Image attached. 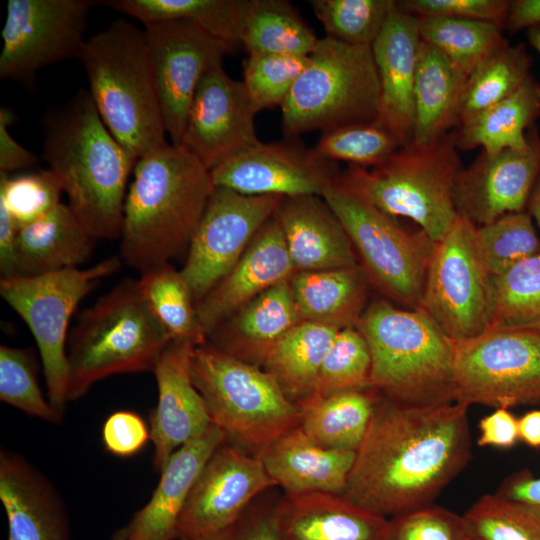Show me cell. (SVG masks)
<instances>
[{"label": "cell", "mask_w": 540, "mask_h": 540, "mask_svg": "<svg viewBox=\"0 0 540 540\" xmlns=\"http://www.w3.org/2000/svg\"><path fill=\"white\" fill-rule=\"evenodd\" d=\"M468 407L404 406L381 396L343 495L388 519L431 505L471 457Z\"/></svg>", "instance_id": "6da1fadb"}, {"label": "cell", "mask_w": 540, "mask_h": 540, "mask_svg": "<svg viewBox=\"0 0 540 540\" xmlns=\"http://www.w3.org/2000/svg\"><path fill=\"white\" fill-rule=\"evenodd\" d=\"M41 125L42 157L60 178L75 217L96 240L120 237L137 159L108 130L88 90L48 110Z\"/></svg>", "instance_id": "7a4b0ae2"}, {"label": "cell", "mask_w": 540, "mask_h": 540, "mask_svg": "<svg viewBox=\"0 0 540 540\" xmlns=\"http://www.w3.org/2000/svg\"><path fill=\"white\" fill-rule=\"evenodd\" d=\"M213 188L210 171L182 146L140 157L124 202L121 260L142 273L187 251Z\"/></svg>", "instance_id": "3957f363"}, {"label": "cell", "mask_w": 540, "mask_h": 540, "mask_svg": "<svg viewBox=\"0 0 540 540\" xmlns=\"http://www.w3.org/2000/svg\"><path fill=\"white\" fill-rule=\"evenodd\" d=\"M355 327L369 347L370 387L382 397L412 407L455 402L454 342L422 309L377 299Z\"/></svg>", "instance_id": "277c9868"}, {"label": "cell", "mask_w": 540, "mask_h": 540, "mask_svg": "<svg viewBox=\"0 0 540 540\" xmlns=\"http://www.w3.org/2000/svg\"><path fill=\"white\" fill-rule=\"evenodd\" d=\"M78 60L101 119L133 157L167 144L144 29L117 19L85 40Z\"/></svg>", "instance_id": "5b68a950"}, {"label": "cell", "mask_w": 540, "mask_h": 540, "mask_svg": "<svg viewBox=\"0 0 540 540\" xmlns=\"http://www.w3.org/2000/svg\"><path fill=\"white\" fill-rule=\"evenodd\" d=\"M170 342L138 280L121 281L80 312L68 334V401L79 399L106 377L153 372Z\"/></svg>", "instance_id": "8992f818"}, {"label": "cell", "mask_w": 540, "mask_h": 540, "mask_svg": "<svg viewBox=\"0 0 540 540\" xmlns=\"http://www.w3.org/2000/svg\"><path fill=\"white\" fill-rule=\"evenodd\" d=\"M461 168L448 134L429 144L402 146L373 168L349 166L336 181L383 213L412 220L437 242L458 217L453 188Z\"/></svg>", "instance_id": "52a82bcc"}, {"label": "cell", "mask_w": 540, "mask_h": 540, "mask_svg": "<svg viewBox=\"0 0 540 540\" xmlns=\"http://www.w3.org/2000/svg\"><path fill=\"white\" fill-rule=\"evenodd\" d=\"M191 376L212 424L224 432L226 441L252 455L260 457L300 424L299 405L270 373L208 342L194 348Z\"/></svg>", "instance_id": "ba28073f"}, {"label": "cell", "mask_w": 540, "mask_h": 540, "mask_svg": "<svg viewBox=\"0 0 540 540\" xmlns=\"http://www.w3.org/2000/svg\"><path fill=\"white\" fill-rule=\"evenodd\" d=\"M379 78L371 46L320 38L281 105L287 138L377 119Z\"/></svg>", "instance_id": "9c48e42d"}, {"label": "cell", "mask_w": 540, "mask_h": 540, "mask_svg": "<svg viewBox=\"0 0 540 540\" xmlns=\"http://www.w3.org/2000/svg\"><path fill=\"white\" fill-rule=\"evenodd\" d=\"M347 232L371 286L406 309L420 307L434 242L342 187L336 179L323 192Z\"/></svg>", "instance_id": "30bf717a"}, {"label": "cell", "mask_w": 540, "mask_h": 540, "mask_svg": "<svg viewBox=\"0 0 540 540\" xmlns=\"http://www.w3.org/2000/svg\"><path fill=\"white\" fill-rule=\"evenodd\" d=\"M122 266L118 256L93 266L0 278V295L24 320L39 349L48 400L63 414L68 401V326L81 300Z\"/></svg>", "instance_id": "8fae6325"}, {"label": "cell", "mask_w": 540, "mask_h": 540, "mask_svg": "<svg viewBox=\"0 0 540 540\" xmlns=\"http://www.w3.org/2000/svg\"><path fill=\"white\" fill-rule=\"evenodd\" d=\"M419 308L453 342L491 328L492 275L479 247L477 227L459 215L434 242Z\"/></svg>", "instance_id": "7c38bea8"}, {"label": "cell", "mask_w": 540, "mask_h": 540, "mask_svg": "<svg viewBox=\"0 0 540 540\" xmlns=\"http://www.w3.org/2000/svg\"><path fill=\"white\" fill-rule=\"evenodd\" d=\"M455 402L509 408L540 402V330L492 328L454 342Z\"/></svg>", "instance_id": "4fadbf2b"}, {"label": "cell", "mask_w": 540, "mask_h": 540, "mask_svg": "<svg viewBox=\"0 0 540 540\" xmlns=\"http://www.w3.org/2000/svg\"><path fill=\"white\" fill-rule=\"evenodd\" d=\"M91 0H9L0 78L30 85L43 67L79 57Z\"/></svg>", "instance_id": "5bb4252c"}, {"label": "cell", "mask_w": 540, "mask_h": 540, "mask_svg": "<svg viewBox=\"0 0 540 540\" xmlns=\"http://www.w3.org/2000/svg\"><path fill=\"white\" fill-rule=\"evenodd\" d=\"M283 198L214 186L181 269L196 305L233 268Z\"/></svg>", "instance_id": "9a60e30c"}, {"label": "cell", "mask_w": 540, "mask_h": 540, "mask_svg": "<svg viewBox=\"0 0 540 540\" xmlns=\"http://www.w3.org/2000/svg\"><path fill=\"white\" fill-rule=\"evenodd\" d=\"M144 31L164 126L172 144L180 146L201 79L233 51L185 20L144 24Z\"/></svg>", "instance_id": "2e32d148"}, {"label": "cell", "mask_w": 540, "mask_h": 540, "mask_svg": "<svg viewBox=\"0 0 540 540\" xmlns=\"http://www.w3.org/2000/svg\"><path fill=\"white\" fill-rule=\"evenodd\" d=\"M274 486L260 457L225 440L211 454L188 495L177 539L205 540L223 532L258 495Z\"/></svg>", "instance_id": "e0dca14e"}, {"label": "cell", "mask_w": 540, "mask_h": 540, "mask_svg": "<svg viewBox=\"0 0 540 540\" xmlns=\"http://www.w3.org/2000/svg\"><path fill=\"white\" fill-rule=\"evenodd\" d=\"M257 113L243 82L217 65L196 89L180 146L211 171L261 142L255 129Z\"/></svg>", "instance_id": "ac0fdd59"}, {"label": "cell", "mask_w": 540, "mask_h": 540, "mask_svg": "<svg viewBox=\"0 0 540 540\" xmlns=\"http://www.w3.org/2000/svg\"><path fill=\"white\" fill-rule=\"evenodd\" d=\"M339 173L336 162L323 159L294 138L260 142L210 171L214 186L282 197L322 196Z\"/></svg>", "instance_id": "d6986e66"}, {"label": "cell", "mask_w": 540, "mask_h": 540, "mask_svg": "<svg viewBox=\"0 0 540 540\" xmlns=\"http://www.w3.org/2000/svg\"><path fill=\"white\" fill-rule=\"evenodd\" d=\"M529 145L523 150L506 149L481 153L458 172L453 188L457 214L476 227L499 217L526 210L540 169V135L534 125L528 130Z\"/></svg>", "instance_id": "ffe728a7"}, {"label": "cell", "mask_w": 540, "mask_h": 540, "mask_svg": "<svg viewBox=\"0 0 540 540\" xmlns=\"http://www.w3.org/2000/svg\"><path fill=\"white\" fill-rule=\"evenodd\" d=\"M196 346L171 341L153 371L158 401L150 417L153 467L161 472L171 455L203 434L211 425L207 405L191 376V357Z\"/></svg>", "instance_id": "44dd1931"}, {"label": "cell", "mask_w": 540, "mask_h": 540, "mask_svg": "<svg viewBox=\"0 0 540 540\" xmlns=\"http://www.w3.org/2000/svg\"><path fill=\"white\" fill-rule=\"evenodd\" d=\"M296 273L281 226L273 215L233 268L196 305L206 337L223 321L270 287Z\"/></svg>", "instance_id": "7402d4cb"}, {"label": "cell", "mask_w": 540, "mask_h": 540, "mask_svg": "<svg viewBox=\"0 0 540 540\" xmlns=\"http://www.w3.org/2000/svg\"><path fill=\"white\" fill-rule=\"evenodd\" d=\"M421 37L419 18L398 4L372 52L379 78V106L376 121L406 146L414 130V89Z\"/></svg>", "instance_id": "603a6c76"}, {"label": "cell", "mask_w": 540, "mask_h": 540, "mask_svg": "<svg viewBox=\"0 0 540 540\" xmlns=\"http://www.w3.org/2000/svg\"><path fill=\"white\" fill-rule=\"evenodd\" d=\"M277 540H390V519L343 494H284L274 507Z\"/></svg>", "instance_id": "cb8c5ba5"}, {"label": "cell", "mask_w": 540, "mask_h": 540, "mask_svg": "<svg viewBox=\"0 0 540 540\" xmlns=\"http://www.w3.org/2000/svg\"><path fill=\"white\" fill-rule=\"evenodd\" d=\"M226 440L212 424L203 434L177 449L161 470L151 498L111 540H174L188 495L205 463Z\"/></svg>", "instance_id": "d4e9b609"}, {"label": "cell", "mask_w": 540, "mask_h": 540, "mask_svg": "<svg viewBox=\"0 0 540 540\" xmlns=\"http://www.w3.org/2000/svg\"><path fill=\"white\" fill-rule=\"evenodd\" d=\"M0 500L8 540H70L64 503L52 483L24 457L0 452Z\"/></svg>", "instance_id": "484cf974"}, {"label": "cell", "mask_w": 540, "mask_h": 540, "mask_svg": "<svg viewBox=\"0 0 540 540\" xmlns=\"http://www.w3.org/2000/svg\"><path fill=\"white\" fill-rule=\"evenodd\" d=\"M274 216L296 272L359 265L347 232L322 196L284 197Z\"/></svg>", "instance_id": "4316f807"}, {"label": "cell", "mask_w": 540, "mask_h": 540, "mask_svg": "<svg viewBox=\"0 0 540 540\" xmlns=\"http://www.w3.org/2000/svg\"><path fill=\"white\" fill-rule=\"evenodd\" d=\"M355 455L356 451L322 447L298 425L277 438L260 458L285 494H343Z\"/></svg>", "instance_id": "83f0119b"}, {"label": "cell", "mask_w": 540, "mask_h": 540, "mask_svg": "<svg viewBox=\"0 0 540 540\" xmlns=\"http://www.w3.org/2000/svg\"><path fill=\"white\" fill-rule=\"evenodd\" d=\"M301 321L290 279L265 290L207 337V342L238 359L262 364L272 346Z\"/></svg>", "instance_id": "f1b7e54d"}, {"label": "cell", "mask_w": 540, "mask_h": 540, "mask_svg": "<svg viewBox=\"0 0 540 540\" xmlns=\"http://www.w3.org/2000/svg\"><path fill=\"white\" fill-rule=\"evenodd\" d=\"M95 241L68 204L61 202L45 216L20 226L17 276L78 268L93 254Z\"/></svg>", "instance_id": "f546056e"}, {"label": "cell", "mask_w": 540, "mask_h": 540, "mask_svg": "<svg viewBox=\"0 0 540 540\" xmlns=\"http://www.w3.org/2000/svg\"><path fill=\"white\" fill-rule=\"evenodd\" d=\"M467 78L444 54L421 40L414 89L412 143L435 142L458 126Z\"/></svg>", "instance_id": "4dcf8cb0"}, {"label": "cell", "mask_w": 540, "mask_h": 540, "mask_svg": "<svg viewBox=\"0 0 540 540\" xmlns=\"http://www.w3.org/2000/svg\"><path fill=\"white\" fill-rule=\"evenodd\" d=\"M290 286L301 321L355 327L371 286L360 265L296 272Z\"/></svg>", "instance_id": "1f68e13d"}, {"label": "cell", "mask_w": 540, "mask_h": 540, "mask_svg": "<svg viewBox=\"0 0 540 540\" xmlns=\"http://www.w3.org/2000/svg\"><path fill=\"white\" fill-rule=\"evenodd\" d=\"M540 117V83L531 75L513 95L458 125L450 136L458 150L494 154L529 145L528 130Z\"/></svg>", "instance_id": "d6a6232c"}, {"label": "cell", "mask_w": 540, "mask_h": 540, "mask_svg": "<svg viewBox=\"0 0 540 540\" xmlns=\"http://www.w3.org/2000/svg\"><path fill=\"white\" fill-rule=\"evenodd\" d=\"M381 395L372 389H353L312 396L299 403L300 427L328 449L356 451L362 443Z\"/></svg>", "instance_id": "836d02e7"}, {"label": "cell", "mask_w": 540, "mask_h": 540, "mask_svg": "<svg viewBox=\"0 0 540 540\" xmlns=\"http://www.w3.org/2000/svg\"><path fill=\"white\" fill-rule=\"evenodd\" d=\"M339 328L302 321L282 336L263 362L285 394L299 404L315 394L323 361Z\"/></svg>", "instance_id": "e575fe53"}, {"label": "cell", "mask_w": 540, "mask_h": 540, "mask_svg": "<svg viewBox=\"0 0 540 540\" xmlns=\"http://www.w3.org/2000/svg\"><path fill=\"white\" fill-rule=\"evenodd\" d=\"M250 0H105L97 1L144 24L189 21L233 52L242 47V31Z\"/></svg>", "instance_id": "d590c367"}, {"label": "cell", "mask_w": 540, "mask_h": 540, "mask_svg": "<svg viewBox=\"0 0 540 540\" xmlns=\"http://www.w3.org/2000/svg\"><path fill=\"white\" fill-rule=\"evenodd\" d=\"M320 38L285 0H250L242 47L249 55H309Z\"/></svg>", "instance_id": "8d00e7d4"}, {"label": "cell", "mask_w": 540, "mask_h": 540, "mask_svg": "<svg viewBox=\"0 0 540 540\" xmlns=\"http://www.w3.org/2000/svg\"><path fill=\"white\" fill-rule=\"evenodd\" d=\"M139 289L149 308L169 334L171 341L205 344L191 290L181 270L170 263L153 266L141 273Z\"/></svg>", "instance_id": "74e56055"}, {"label": "cell", "mask_w": 540, "mask_h": 540, "mask_svg": "<svg viewBox=\"0 0 540 540\" xmlns=\"http://www.w3.org/2000/svg\"><path fill=\"white\" fill-rule=\"evenodd\" d=\"M531 65L524 43H508L486 58L467 78L458 125L513 95L532 75Z\"/></svg>", "instance_id": "f35d334b"}, {"label": "cell", "mask_w": 540, "mask_h": 540, "mask_svg": "<svg viewBox=\"0 0 540 540\" xmlns=\"http://www.w3.org/2000/svg\"><path fill=\"white\" fill-rule=\"evenodd\" d=\"M418 18L421 40L439 50L467 76L509 43L504 29L493 23L442 16Z\"/></svg>", "instance_id": "ab89813d"}, {"label": "cell", "mask_w": 540, "mask_h": 540, "mask_svg": "<svg viewBox=\"0 0 540 540\" xmlns=\"http://www.w3.org/2000/svg\"><path fill=\"white\" fill-rule=\"evenodd\" d=\"M492 328L540 330V253L492 277Z\"/></svg>", "instance_id": "60d3db41"}, {"label": "cell", "mask_w": 540, "mask_h": 540, "mask_svg": "<svg viewBox=\"0 0 540 540\" xmlns=\"http://www.w3.org/2000/svg\"><path fill=\"white\" fill-rule=\"evenodd\" d=\"M326 37L372 46L397 5L395 0H310Z\"/></svg>", "instance_id": "b9f144b4"}, {"label": "cell", "mask_w": 540, "mask_h": 540, "mask_svg": "<svg viewBox=\"0 0 540 540\" xmlns=\"http://www.w3.org/2000/svg\"><path fill=\"white\" fill-rule=\"evenodd\" d=\"M479 247L492 277L540 253V235L527 210L477 227Z\"/></svg>", "instance_id": "7bdbcfd3"}, {"label": "cell", "mask_w": 540, "mask_h": 540, "mask_svg": "<svg viewBox=\"0 0 540 540\" xmlns=\"http://www.w3.org/2000/svg\"><path fill=\"white\" fill-rule=\"evenodd\" d=\"M400 147L398 139L374 120L323 132L312 148L323 159L368 169L385 162Z\"/></svg>", "instance_id": "ee69618b"}, {"label": "cell", "mask_w": 540, "mask_h": 540, "mask_svg": "<svg viewBox=\"0 0 540 540\" xmlns=\"http://www.w3.org/2000/svg\"><path fill=\"white\" fill-rule=\"evenodd\" d=\"M463 516L472 540H540V512L497 492L480 497Z\"/></svg>", "instance_id": "f6af8a7d"}, {"label": "cell", "mask_w": 540, "mask_h": 540, "mask_svg": "<svg viewBox=\"0 0 540 540\" xmlns=\"http://www.w3.org/2000/svg\"><path fill=\"white\" fill-rule=\"evenodd\" d=\"M371 355L356 327L339 330L320 369L313 396L370 387Z\"/></svg>", "instance_id": "bcb514c9"}, {"label": "cell", "mask_w": 540, "mask_h": 540, "mask_svg": "<svg viewBox=\"0 0 540 540\" xmlns=\"http://www.w3.org/2000/svg\"><path fill=\"white\" fill-rule=\"evenodd\" d=\"M0 399L46 422L62 421L63 414L43 396L34 360L27 349L0 346Z\"/></svg>", "instance_id": "7dc6e473"}, {"label": "cell", "mask_w": 540, "mask_h": 540, "mask_svg": "<svg viewBox=\"0 0 540 540\" xmlns=\"http://www.w3.org/2000/svg\"><path fill=\"white\" fill-rule=\"evenodd\" d=\"M309 62V55H249L243 85L257 112L283 104Z\"/></svg>", "instance_id": "c3c4849f"}, {"label": "cell", "mask_w": 540, "mask_h": 540, "mask_svg": "<svg viewBox=\"0 0 540 540\" xmlns=\"http://www.w3.org/2000/svg\"><path fill=\"white\" fill-rule=\"evenodd\" d=\"M63 192L60 178L49 168L15 176L0 173V201L20 226L52 211Z\"/></svg>", "instance_id": "681fc988"}, {"label": "cell", "mask_w": 540, "mask_h": 540, "mask_svg": "<svg viewBox=\"0 0 540 540\" xmlns=\"http://www.w3.org/2000/svg\"><path fill=\"white\" fill-rule=\"evenodd\" d=\"M390 540H472L464 516L428 505L390 519Z\"/></svg>", "instance_id": "f907efd6"}, {"label": "cell", "mask_w": 540, "mask_h": 540, "mask_svg": "<svg viewBox=\"0 0 540 540\" xmlns=\"http://www.w3.org/2000/svg\"><path fill=\"white\" fill-rule=\"evenodd\" d=\"M399 8L417 17H454L484 21L505 30L510 0H403Z\"/></svg>", "instance_id": "816d5d0a"}, {"label": "cell", "mask_w": 540, "mask_h": 540, "mask_svg": "<svg viewBox=\"0 0 540 540\" xmlns=\"http://www.w3.org/2000/svg\"><path fill=\"white\" fill-rule=\"evenodd\" d=\"M149 440L150 428L143 418L133 411L113 412L102 427L105 449L118 457L126 458L138 454Z\"/></svg>", "instance_id": "f5cc1de1"}, {"label": "cell", "mask_w": 540, "mask_h": 540, "mask_svg": "<svg viewBox=\"0 0 540 540\" xmlns=\"http://www.w3.org/2000/svg\"><path fill=\"white\" fill-rule=\"evenodd\" d=\"M274 504H251L228 529L205 540H277Z\"/></svg>", "instance_id": "db71d44e"}, {"label": "cell", "mask_w": 540, "mask_h": 540, "mask_svg": "<svg viewBox=\"0 0 540 540\" xmlns=\"http://www.w3.org/2000/svg\"><path fill=\"white\" fill-rule=\"evenodd\" d=\"M478 428L481 447L510 448L519 440L518 419L507 408H496L480 420Z\"/></svg>", "instance_id": "11a10c76"}, {"label": "cell", "mask_w": 540, "mask_h": 540, "mask_svg": "<svg viewBox=\"0 0 540 540\" xmlns=\"http://www.w3.org/2000/svg\"><path fill=\"white\" fill-rule=\"evenodd\" d=\"M15 116L6 107L0 109V173L10 174L35 166L38 157L20 145L10 134L8 127Z\"/></svg>", "instance_id": "9f6ffc18"}, {"label": "cell", "mask_w": 540, "mask_h": 540, "mask_svg": "<svg viewBox=\"0 0 540 540\" xmlns=\"http://www.w3.org/2000/svg\"><path fill=\"white\" fill-rule=\"evenodd\" d=\"M20 225L0 201V275L1 278L17 276V240Z\"/></svg>", "instance_id": "6f0895ef"}, {"label": "cell", "mask_w": 540, "mask_h": 540, "mask_svg": "<svg viewBox=\"0 0 540 540\" xmlns=\"http://www.w3.org/2000/svg\"><path fill=\"white\" fill-rule=\"evenodd\" d=\"M497 493L540 512V477L528 472L514 474L504 480Z\"/></svg>", "instance_id": "680465c9"}, {"label": "cell", "mask_w": 540, "mask_h": 540, "mask_svg": "<svg viewBox=\"0 0 540 540\" xmlns=\"http://www.w3.org/2000/svg\"><path fill=\"white\" fill-rule=\"evenodd\" d=\"M540 26V0L511 1L505 29L510 33Z\"/></svg>", "instance_id": "91938a15"}, {"label": "cell", "mask_w": 540, "mask_h": 540, "mask_svg": "<svg viewBox=\"0 0 540 540\" xmlns=\"http://www.w3.org/2000/svg\"><path fill=\"white\" fill-rule=\"evenodd\" d=\"M519 439L527 445L540 448V410H532L518 419Z\"/></svg>", "instance_id": "94428289"}, {"label": "cell", "mask_w": 540, "mask_h": 540, "mask_svg": "<svg viewBox=\"0 0 540 540\" xmlns=\"http://www.w3.org/2000/svg\"><path fill=\"white\" fill-rule=\"evenodd\" d=\"M526 210L540 231V169L530 193Z\"/></svg>", "instance_id": "6125c7cd"}, {"label": "cell", "mask_w": 540, "mask_h": 540, "mask_svg": "<svg viewBox=\"0 0 540 540\" xmlns=\"http://www.w3.org/2000/svg\"><path fill=\"white\" fill-rule=\"evenodd\" d=\"M526 38L529 45L540 55V26L528 29Z\"/></svg>", "instance_id": "be15d7a7"}]
</instances>
